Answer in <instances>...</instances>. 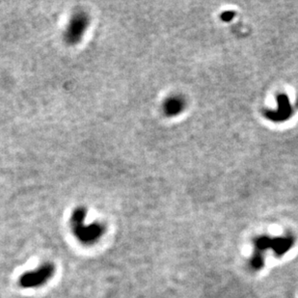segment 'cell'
<instances>
[{
	"mask_svg": "<svg viewBox=\"0 0 298 298\" xmlns=\"http://www.w3.org/2000/svg\"><path fill=\"white\" fill-rule=\"evenodd\" d=\"M55 273V267L53 264L47 263L43 266L23 274L19 279V285L22 288H38L49 281Z\"/></svg>",
	"mask_w": 298,
	"mask_h": 298,
	"instance_id": "1",
	"label": "cell"
},
{
	"mask_svg": "<svg viewBox=\"0 0 298 298\" xmlns=\"http://www.w3.org/2000/svg\"><path fill=\"white\" fill-rule=\"evenodd\" d=\"M75 235L79 241L85 245L96 243L104 233V227L100 224L95 223L90 226H85L83 222L73 225Z\"/></svg>",
	"mask_w": 298,
	"mask_h": 298,
	"instance_id": "2",
	"label": "cell"
},
{
	"mask_svg": "<svg viewBox=\"0 0 298 298\" xmlns=\"http://www.w3.org/2000/svg\"><path fill=\"white\" fill-rule=\"evenodd\" d=\"M294 242L295 239L291 236L271 238L270 249H272L277 256H283L293 247Z\"/></svg>",
	"mask_w": 298,
	"mask_h": 298,
	"instance_id": "3",
	"label": "cell"
},
{
	"mask_svg": "<svg viewBox=\"0 0 298 298\" xmlns=\"http://www.w3.org/2000/svg\"><path fill=\"white\" fill-rule=\"evenodd\" d=\"M251 267L254 269H261L264 267V257L263 254L259 253V252H255L251 259Z\"/></svg>",
	"mask_w": 298,
	"mask_h": 298,
	"instance_id": "4",
	"label": "cell"
}]
</instances>
